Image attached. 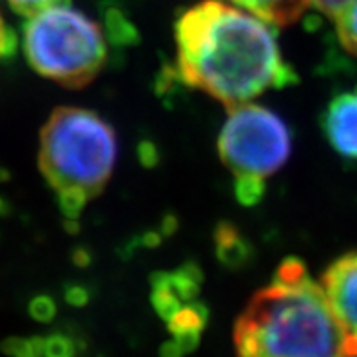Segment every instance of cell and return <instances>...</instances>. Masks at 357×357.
Masks as SVG:
<instances>
[{
    "label": "cell",
    "instance_id": "6da1fadb",
    "mask_svg": "<svg viewBox=\"0 0 357 357\" xmlns=\"http://www.w3.org/2000/svg\"><path fill=\"white\" fill-rule=\"evenodd\" d=\"M178 77L227 107L298 84L271 22L240 6L204 0L174 26Z\"/></svg>",
    "mask_w": 357,
    "mask_h": 357
},
{
    "label": "cell",
    "instance_id": "7a4b0ae2",
    "mask_svg": "<svg viewBox=\"0 0 357 357\" xmlns=\"http://www.w3.org/2000/svg\"><path fill=\"white\" fill-rule=\"evenodd\" d=\"M238 357H347L344 334L321 283L289 258L234 325Z\"/></svg>",
    "mask_w": 357,
    "mask_h": 357
},
{
    "label": "cell",
    "instance_id": "3957f363",
    "mask_svg": "<svg viewBox=\"0 0 357 357\" xmlns=\"http://www.w3.org/2000/svg\"><path fill=\"white\" fill-rule=\"evenodd\" d=\"M116 156V132L100 114L82 107L51 113L40 131L38 167L68 222L77 223L84 207L102 195Z\"/></svg>",
    "mask_w": 357,
    "mask_h": 357
},
{
    "label": "cell",
    "instance_id": "277c9868",
    "mask_svg": "<svg viewBox=\"0 0 357 357\" xmlns=\"http://www.w3.org/2000/svg\"><path fill=\"white\" fill-rule=\"evenodd\" d=\"M22 47L38 75L68 89L89 86L107 62L104 29L69 2L27 17Z\"/></svg>",
    "mask_w": 357,
    "mask_h": 357
},
{
    "label": "cell",
    "instance_id": "5b68a950",
    "mask_svg": "<svg viewBox=\"0 0 357 357\" xmlns=\"http://www.w3.org/2000/svg\"><path fill=\"white\" fill-rule=\"evenodd\" d=\"M292 153L290 129L271 109L256 104L229 107L218 136V154L234 180L265 181Z\"/></svg>",
    "mask_w": 357,
    "mask_h": 357
},
{
    "label": "cell",
    "instance_id": "8992f818",
    "mask_svg": "<svg viewBox=\"0 0 357 357\" xmlns=\"http://www.w3.org/2000/svg\"><path fill=\"white\" fill-rule=\"evenodd\" d=\"M321 287L343 328L347 357H357V250L326 268Z\"/></svg>",
    "mask_w": 357,
    "mask_h": 357
},
{
    "label": "cell",
    "instance_id": "52a82bcc",
    "mask_svg": "<svg viewBox=\"0 0 357 357\" xmlns=\"http://www.w3.org/2000/svg\"><path fill=\"white\" fill-rule=\"evenodd\" d=\"M321 129L335 153L357 162V87L328 102L321 114Z\"/></svg>",
    "mask_w": 357,
    "mask_h": 357
},
{
    "label": "cell",
    "instance_id": "ba28073f",
    "mask_svg": "<svg viewBox=\"0 0 357 357\" xmlns=\"http://www.w3.org/2000/svg\"><path fill=\"white\" fill-rule=\"evenodd\" d=\"M208 321V308L202 301H190L178 310L167 321V328L174 341L181 347L183 354L195 352L198 349L202 334Z\"/></svg>",
    "mask_w": 357,
    "mask_h": 357
},
{
    "label": "cell",
    "instance_id": "9c48e42d",
    "mask_svg": "<svg viewBox=\"0 0 357 357\" xmlns=\"http://www.w3.org/2000/svg\"><path fill=\"white\" fill-rule=\"evenodd\" d=\"M232 2L276 26L294 24L310 6V0H232Z\"/></svg>",
    "mask_w": 357,
    "mask_h": 357
},
{
    "label": "cell",
    "instance_id": "30bf717a",
    "mask_svg": "<svg viewBox=\"0 0 357 357\" xmlns=\"http://www.w3.org/2000/svg\"><path fill=\"white\" fill-rule=\"evenodd\" d=\"M214 241H216L218 259L227 267L238 268L249 259L250 245L247 243L243 234L231 223H220L216 227Z\"/></svg>",
    "mask_w": 357,
    "mask_h": 357
},
{
    "label": "cell",
    "instance_id": "8fae6325",
    "mask_svg": "<svg viewBox=\"0 0 357 357\" xmlns=\"http://www.w3.org/2000/svg\"><path fill=\"white\" fill-rule=\"evenodd\" d=\"M335 29L341 45L357 56V0L335 18Z\"/></svg>",
    "mask_w": 357,
    "mask_h": 357
},
{
    "label": "cell",
    "instance_id": "7c38bea8",
    "mask_svg": "<svg viewBox=\"0 0 357 357\" xmlns=\"http://www.w3.org/2000/svg\"><path fill=\"white\" fill-rule=\"evenodd\" d=\"M0 349L9 357H44V337H8Z\"/></svg>",
    "mask_w": 357,
    "mask_h": 357
},
{
    "label": "cell",
    "instance_id": "4fadbf2b",
    "mask_svg": "<svg viewBox=\"0 0 357 357\" xmlns=\"http://www.w3.org/2000/svg\"><path fill=\"white\" fill-rule=\"evenodd\" d=\"M265 195V181L261 180H234V196L243 207L258 205Z\"/></svg>",
    "mask_w": 357,
    "mask_h": 357
},
{
    "label": "cell",
    "instance_id": "5bb4252c",
    "mask_svg": "<svg viewBox=\"0 0 357 357\" xmlns=\"http://www.w3.org/2000/svg\"><path fill=\"white\" fill-rule=\"evenodd\" d=\"M77 347L69 335L53 334L44 337V357H75Z\"/></svg>",
    "mask_w": 357,
    "mask_h": 357
},
{
    "label": "cell",
    "instance_id": "9a60e30c",
    "mask_svg": "<svg viewBox=\"0 0 357 357\" xmlns=\"http://www.w3.org/2000/svg\"><path fill=\"white\" fill-rule=\"evenodd\" d=\"M29 316L38 323H50L56 316V303L51 296H36L29 303Z\"/></svg>",
    "mask_w": 357,
    "mask_h": 357
},
{
    "label": "cell",
    "instance_id": "2e32d148",
    "mask_svg": "<svg viewBox=\"0 0 357 357\" xmlns=\"http://www.w3.org/2000/svg\"><path fill=\"white\" fill-rule=\"evenodd\" d=\"M9 6L13 11H17L22 17H33L38 11L51 8V6L59 4H68L69 0H8Z\"/></svg>",
    "mask_w": 357,
    "mask_h": 357
},
{
    "label": "cell",
    "instance_id": "e0dca14e",
    "mask_svg": "<svg viewBox=\"0 0 357 357\" xmlns=\"http://www.w3.org/2000/svg\"><path fill=\"white\" fill-rule=\"evenodd\" d=\"M356 0H310V6L323 13L325 17H331V18H337L343 11L350 8Z\"/></svg>",
    "mask_w": 357,
    "mask_h": 357
},
{
    "label": "cell",
    "instance_id": "ac0fdd59",
    "mask_svg": "<svg viewBox=\"0 0 357 357\" xmlns=\"http://www.w3.org/2000/svg\"><path fill=\"white\" fill-rule=\"evenodd\" d=\"M17 50V35L4 24L0 15V60H8Z\"/></svg>",
    "mask_w": 357,
    "mask_h": 357
},
{
    "label": "cell",
    "instance_id": "d6986e66",
    "mask_svg": "<svg viewBox=\"0 0 357 357\" xmlns=\"http://www.w3.org/2000/svg\"><path fill=\"white\" fill-rule=\"evenodd\" d=\"M66 301L75 305V307H84V305L89 301V292H87L84 287L71 285L68 287V290H66Z\"/></svg>",
    "mask_w": 357,
    "mask_h": 357
},
{
    "label": "cell",
    "instance_id": "ffe728a7",
    "mask_svg": "<svg viewBox=\"0 0 357 357\" xmlns=\"http://www.w3.org/2000/svg\"><path fill=\"white\" fill-rule=\"evenodd\" d=\"M160 357H183V350L176 341H167L160 349Z\"/></svg>",
    "mask_w": 357,
    "mask_h": 357
},
{
    "label": "cell",
    "instance_id": "44dd1931",
    "mask_svg": "<svg viewBox=\"0 0 357 357\" xmlns=\"http://www.w3.org/2000/svg\"><path fill=\"white\" fill-rule=\"evenodd\" d=\"M9 213V204L4 198H0V216H6Z\"/></svg>",
    "mask_w": 357,
    "mask_h": 357
},
{
    "label": "cell",
    "instance_id": "7402d4cb",
    "mask_svg": "<svg viewBox=\"0 0 357 357\" xmlns=\"http://www.w3.org/2000/svg\"><path fill=\"white\" fill-rule=\"evenodd\" d=\"M8 180H9V172L6 171V169L0 167V183H2V181H8Z\"/></svg>",
    "mask_w": 357,
    "mask_h": 357
}]
</instances>
